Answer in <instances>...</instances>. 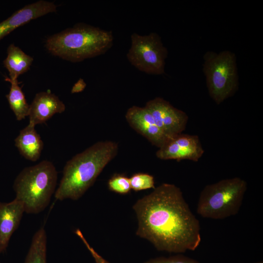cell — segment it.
I'll list each match as a JSON object with an SVG mask.
<instances>
[{"label": "cell", "mask_w": 263, "mask_h": 263, "mask_svg": "<svg viewBox=\"0 0 263 263\" xmlns=\"http://www.w3.org/2000/svg\"><path fill=\"white\" fill-rule=\"evenodd\" d=\"M137 221L136 235L159 251L181 254L195 250L201 237L199 220L180 188L163 183L133 205Z\"/></svg>", "instance_id": "cell-1"}, {"label": "cell", "mask_w": 263, "mask_h": 263, "mask_svg": "<svg viewBox=\"0 0 263 263\" xmlns=\"http://www.w3.org/2000/svg\"><path fill=\"white\" fill-rule=\"evenodd\" d=\"M118 144L112 141L94 143L65 164L55 192L59 201L77 200L94 184L106 165L116 155Z\"/></svg>", "instance_id": "cell-2"}, {"label": "cell", "mask_w": 263, "mask_h": 263, "mask_svg": "<svg viewBox=\"0 0 263 263\" xmlns=\"http://www.w3.org/2000/svg\"><path fill=\"white\" fill-rule=\"evenodd\" d=\"M113 42L112 31L78 23L49 37L45 46L55 56L77 62L105 54Z\"/></svg>", "instance_id": "cell-3"}, {"label": "cell", "mask_w": 263, "mask_h": 263, "mask_svg": "<svg viewBox=\"0 0 263 263\" xmlns=\"http://www.w3.org/2000/svg\"><path fill=\"white\" fill-rule=\"evenodd\" d=\"M57 172L51 162L43 160L23 169L13 185L16 199L23 204L27 214H38L48 206L56 191Z\"/></svg>", "instance_id": "cell-4"}, {"label": "cell", "mask_w": 263, "mask_h": 263, "mask_svg": "<svg viewBox=\"0 0 263 263\" xmlns=\"http://www.w3.org/2000/svg\"><path fill=\"white\" fill-rule=\"evenodd\" d=\"M246 189V182L239 177L207 185L200 193L197 212L203 218L214 220L234 216L240 209Z\"/></svg>", "instance_id": "cell-5"}, {"label": "cell", "mask_w": 263, "mask_h": 263, "mask_svg": "<svg viewBox=\"0 0 263 263\" xmlns=\"http://www.w3.org/2000/svg\"><path fill=\"white\" fill-rule=\"evenodd\" d=\"M203 71L208 93L217 104L232 96L238 88L239 78L235 54L225 50L204 56Z\"/></svg>", "instance_id": "cell-6"}, {"label": "cell", "mask_w": 263, "mask_h": 263, "mask_svg": "<svg viewBox=\"0 0 263 263\" xmlns=\"http://www.w3.org/2000/svg\"><path fill=\"white\" fill-rule=\"evenodd\" d=\"M131 42L127 57L132 65L150 75L165 73L168 51L158 34L152 32L142 36L133 33L131 37Z\"/></svg>", "instance_id": "cell-7"}, {"label": "cell", "mask_w": 263, "mask_h": 263, "mask_svg": "<svg viewBox=\"0 0 263 263\" xmlns=\"http://www.w3.org/2000/svg\"><path fill=\"white\" fill-rule=\"evenodd\" d=\"M145 107L157 126L169 136L181 133L185 130L188 121L187 114L164 99L157 97L150 100Z\"/></svg>", "instance_id": "cell-8"}, {"label": "cell", "mask_w": 263, "mask_h": 263, "mask_svg": "<svg viewBox=\"0 0 263 263\" xmlns=\"http://www.w3.org/2000/svg\"><path fill=\"white\" fill-rule=\"evenodd\" d=\"M204 150L197 135L182 133L170 137L156 152L162 160H189L197 162Z\"/></svg>", "instance_id": "cell-9"}, {"label": "cell", "mask_w": 263, "mask_h": 263, "mask_svg": "<svg viewBox=\"0 0 263 263\" xmlns=\"http://www.w3.org/2000/svg\"><path fill=\"white\" fill-rule=\"evenodd\" d=\"M125 117L132 128L158 148L170 137L157 126L145 107H130L126 112Z\"/></svg>", "instance_id": "cell-10"}, {"label": "cell", "mask_w": 263, "mask_h": 263, "mask_svg": "<svg viewBox=\"0 0 263 263\" xmlns=\"http://www.w3.org/2000/svg\"><path fill=\"white\" fill-rule=\"evenodd\" d=\"M53 2L39 0L26 5L0 22V40L17 28L49 13L56 11Z\"/></svg>", "instance_id": "cell-11"}, {"label": "cell", "mask_w": 263, "mask_h": 263, "mask_svg": "<svg viewBox=\"0 0 263 263\" xmlns=\"http://www.w3.org/2000/svg\"><path fill=\"white\" fill-rule=\"evenodd\" d=\"M66 109L64 103L57 96L49 92L37 93L29 105V124L36 126L41 124L56 113H60Z\"/></svg>", "instance_id": "cell-12"}, {"label": "cell", "mask_w": 263, "mask_h": 263, "mask_svg": "<svg viewBox=\"0 0 263 263\" xmlns=\"http://www.w3.org/2000/svg\"><path fill=\"white\" fill-rule=\"evenodd\" d=\"M24 212L23 204L16 198L9 203L0 202V254L5 251Z\"/></svg>", "instance_id": "cell-13"}, {"label": "cell", "mask_w": 263, "mask_h": 263, "mask_svg": "<svg viewBox=\"0 0 263 263\" xmlns=\"http://www.w3.org/2000/svg\"><path fill=\"white\" fill-rule=\"evenodd\" d=\"M15 142L20 154L24 158L31 161H36L39 158L43 142L35 126L28 124L20 131Z\"/></svg>", "instance_id": "cell-14"}, {"label": "cell", "mask_w": 263, "mask_h": 263, "mask_svg": "<svg viewBox=\"0 0 263 263\" xmlns=\"http://www.w3.org/2000/svg\"><path fill=\"white\" fill-rule=\"evenodd\" d=\"M7 53L3 64L9 72L8 78L11 80H18L20 75L30 69L34 59L14 44L9 45Z\"/></svg>", "instance_id": "cell-15"}, {"label": "cell", "mask_w": 263, "mask_h": 263, "mask_svg": "<svg viewBox=\"0 0 263 263\" xmlns=\"http://www.w3.org/2000/svg\"><path fill=\"white\" fill-rule=\"evenodd\" d=\"M6 81L11 83L9 94L6 95L11 110L18 120H21L28 115L29 105L27 103L25 95L18 80H11L6 77Z\"/></svg>", "instance_id": "cell-16"}, {"label": "cell", "mask_w": 263, "mask_h": 263, "mask_svg": "<svg viewBox=\"0 0 263 263\" xmlns=\"http://www.w3.org/2000/svg\"><path fill=\"white\" fill-rule=\"evenodd\" d=\"M47 236L43 227L34 235L24 263H46Z\"/></svg>", "instance_id": "cell-17"}, {"label": "cell", "mask_w": 263, "mask_h": 263, "mask_svg": "<svg viewBox=\"0 0 263 263\" xmlns=\"http://www.w3.org/2000/svg\"><path fill=\"white\" fill-rule=\"evenodd\" d=\"M131 189L138 191L155 188L154 177L146 173H136L129 178Z\"/></svg>", "instance_id": "cell-18"}, {"label": "cell", "mask_w": 263, "mask_h": 263, "mask_svg": "<svg viewBox=\"0 0 263 263\" xmlns=\"http://www.w3.org/2000/svg\"><path fill=\"white\" fill-rule=\"evenodd\" d=\"M108 187L110 190L123 195L131 190L129 178L123 174H113L108 181Z\"/></svg>", "instance_id": "cell-19"}, {"label": "cell", "mask_w": 263, "mask_h": 263, "mask_svg": "<svg viewBox=\"0 0 263 263\" xmlns=\"http://www.w3.org/2000/svg\"><path fill=\"white\" fill-rule=\"evenodd\" d=\"M144 263H200L198 261L178 254L168 257H160L150 259Z\"/></svg>", "instance_id": "cell-20"}, {"label": "cell", "mask_w": 263, "mask_h": 263, "mask_svg": "<svg viewBox=\"0 0 263 263\" xmlns=\"http://www.w3.org/2000/svg\"><path fill=\"white\" fill-rule=\"evenodd\" d=\"M75 233L80 239L93 257L95 263H110L99 254L89 244L79 229H76Z\"/></svg>", "instance_id": "cell-21"}, {"label": "cell", "mask_w": 263, "mask_h": 263, "mask_svg": "<svg viewBox=\"0 0 263 263\" xmlns=\"http://www.w3.org/2000/svg\"><path fill=\"white\" fill-rule=\"evenodd\" d=\"M86 86V84L84 80L80 78L73 86L71 93L74 94L81 92L85 89Z\"/></svg>", "instance_id": "cell-22"}, {"label": "cell", "mask_w": 263, "mask_h": 263, "mask_svg": "<svg viewBox=\"0 0 263 263\" xmlns=\"http://www.w3.org/2000/svg\"><path fill=\"white\" fill-rule=\"evenodd\" d=\"M254 263H263V261H260V262H256Z\"/></svg>", "instance_id": "cell-23"}]
</instances>
